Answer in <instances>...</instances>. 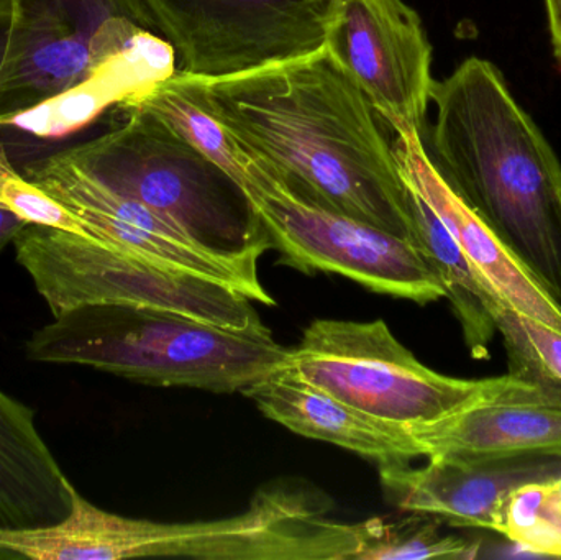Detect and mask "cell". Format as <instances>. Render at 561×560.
I'll use <instances>...</instances> for the list:
<instances>
[{"label":"cell","mask_w":561,"mask_h":560,"mask_svg":"<svg viewBox=\"0 0 561 560\" xmlns=\"http://www.w3.org/2000/svg\"><path fill=\"white\" fill-rule=\"evenodd\" d=\"M290 193L408 239V186L371 102L316 55L224 78L168 79Z\"/></svg>","instance_id":"obj_1"},{"label":"cell","mask_w":561,"mask_h":560,"mask_svg":"<svg viewBox=\"0 0 561 560\" xmlns=\"http://www.w3.org/2000/svg\"><path fill=\"white\" fill-rule=\"evenodd\" d=\"M431 158L561 308V163L503 72L471 56L434 81Z\"/></svg>","instance_id":"obj_2"},{"label":"cell","mask_w":561,"mask_h":560,"mask_svg":"<svg viewBox=\"0 0 561 560\" xmlns=\"http://www.w3.org/2000/svg\"><path fill=\"white\" fill-rule=\"evenodd\" d=\"M272 331L237 332L150 306L89 302L53 315L26 341L30 361L82 365L151 387L245 391L283 368Z\"/></svg>","instance_id":"obj_3"},{"label":"cell","mask_w":561,"mask_h":560,"mask_svg":"<svg viewBox=\"0 0 561 560\" xmlns=\"http://www.w3.org/2000/svg\"><path fill=\"white\" fill-rule=\"evenodd\" d=\"M125 121L71 147L112 190L145 204L219 252L272 249L252 199L236 180L150 112L117 105Z\"/></svg>","instance_id":"obj_4"},{"label":"cell","mask_w":561,"mask_h":560,"mask_svg":"<svg viewBox=\"0 0 561 560\" xmlns=\"http://www.w3.org/2000/svg\"><path fill=\"white\" fill-rule=\"evenodd\" d=\"M16 262L53 315L89 302L150 306L237 332L270 331L252 299L58 227L28 224L13 240Z\"/></svg>","instance_id":"obj_5"},{"label":"cell","mask_w":561,"mask_h":560,"mask_svg":"<svg viewBox=\"0 0 561 560\" xmlns=\"http://www.w3.org/2000/svg\"><path fill=\"white\" fill-rule=\"evenodd\" d=\"M283 370L363 413L399 424L438 420L507 381V375L465 380L438 374L382 319L310 322L299 344L287 351Z\"/></svg>","instance_id":"obj_6"},{"label":"cell","mask_w":561,"mask_h":560,"mask_svg":"<svg viewBox=\"0 0 561 560\" xmlns=\"http://www.w3.org/2000/svg\"><path fill=\"white\" fill-rule=\"evenodd\" d=\"M243 190L287 265L335 273L422 306L445 298L440 279L411 240L300 199L253 153Z\"/></svg>","instance_id":"obj_7"},{"label":"cell","mask_w":561,"mask_h":560,"mask_svg":"<svg viewBox=\"0 0 561 560\" xmlns=\"http://www.w3.org/2000/svg\"><path fill=\"white\" fill-rule=\"evenodd\" d=\"M181 75L224 78L325 48L339 0H137Z\"/></svg>","instance_id":"obj_8"},{"label":"cell","mask_w":561,"mask_h":560,"mask_svg":"<svg viewBox=\"0 0 561 560\" xmlns=\"http://www.w3.org/2000/svg\"><path fill=\"white\" fill-rule=\"evenodd\" d=\"M20 173L68 210L82 236L222 283L260 305H275L260 282L259 262L265 252H219L204 245L174 220L102 183L71 148L30 161Z\"/></svg>","instance_id":"obj_9"},{"label":"cell","mask_w":561,"mask_h":560,"mask_svg":"<svg viewBox=\"0 0 561 560\" xmlns=\"http://www.w3.org/2000/svg\"><path fill=\"white\" fill-rule=\"evenodd\" d=\"M145 30L151 32L137 0H20L0 115L81 84Z\"/></svg>","instance_id":"obj_10"},{"label":"cell","mask_w":561,"mask_h":560,"mask_svg":"<svg viewBox=\"0 0 561 560\" xmlns=\"http://www.w3.org/2000/svg\"><path fill=\"white\" fill-rule=\"evenodd\" d=\"M327 55L389 127L422 132L432 85V46L421 16L402 0H339Z\"/></svg>","instance_id":"obj_11"},{"label":"cell","mask_w":561,"mask_h":560,"mask_svg":"<svg viewBox=\"0 0 561 560\" xmlns=\"http://www.w3.org/2000/svg\"><path fill=\"white\" fill-rule=\"evenodd\" d=\"M379 469L382 492L396 508L421 513L461 528L496 533L511 493L527 483L549 482L561 473V456L428 457Z\"/></svg>","instance_id":"obj_12"},{"label":"cell","mask_w":561,"mask_h":560,"mask_svg":"<svg viewBox=\"0 0 561 560\" xmlns=\"http://www.w3.org/2000/svg\"><path fill=\"white\" fill-rule=\"evenodd\" d=\"M391 130L394 132L392 151L402 180L440 217L481 283L520 315L561 334L560 306L442 176L425 148L422 132L411 125H398Z\"/></svg>","instance_id":"obj_13"},{"label":"cell","mask_w":561,"mask_h":560,"mask_svg":"<svg viewBox=\"0 0 561 560\" xmlns=\"http://www.w3.org/2000/svg\"><path fill=\"white\" fill-rule=\"evenodd\" d=\"M422 457L561 456V397L507 374V381L438 420L405 424Z\"/></svg>","instance_id":"obj_14"},{"label":"cell","mask_w":561,"mask_h":560,"mask_svg":"<svg viewBox=\"0 0 561 560\" xmlns=\"http://www.w3.org/2000/svg\"><path fill=\"white\" fill-rule=\"evenodd\" d=\"M268 420L371 460L378 469L419 459L405 424L363 413L279 368L243 391Z\"/></svg>","instance_id":"obj_15"},{"label":"cell","mask_w":561,"mask_h":560,"mask_svg":"<svg viewBox=\"0 0 561 560\" xmlns=\"http://www.w3.org/2000/svg\"><path fill=\"white\" fill-rule=\"evenodd\" d=\"M176 52L157 33L141 32L81 84L32 107L0 115V130L53 140L85 127L108 107L144 98L176 75Z\"/></svg>","instance_id":"obj_16"},{"label":"cell","mask_w":561,"mask_h":560,"mask_svg":"<svg viewBox=\"0 0 561 560\" xmlns=\"http://www.w3.org/2000/svg\"><path fill=\"white\" fill-rule=\"evenodd\" d=\"M75 490L35 411L0 390V532L58 525L71 513Z\"/></svg>","instance_id":"obj_17"},{"label":"cell","mask_w":561,"mask_h":560,"mask_svg":"<svg viewBox=\"0 0 561 560\" xmlns=\"http://www.w3.org/2000/svg\"><path fill=\"white\" fill-rule=\"evenodd\" d=\"M405 186L408 239L440 279L445 298L450 301L471 357L474 361H488L491 342L497 332L493 309L501 299L481 283L463 250L424 197L408 183Z\"/></svg>","instance_id":"obj_18"},{"label":"cell","mask_w":561,"mask_h":560,"mask_svg":"<svg viewBox=\"0 0 561 560\" xmlns=\"http://www.w3.org/2000/svg\"><path fill=\"white\" fill-rule=\"evenodd\" d=\"M401 523L365 522V542L356 560H415L477 558L480 546L460 536L442 535L440 518L411 513Z\"/></svg>","instance_id":"obj_19"},{"label":"cell","mask_w":561,"mask_h":560,"mask_svg":"<svg viewBox=\"0 0 561 560\" xmlns=\"http://www.w3.org/2000/svg\"><path fill=\"white\" fill-rule=\"evenodd\" d=\"M493 316L506 348L510 375L561 397L560 332L503 301L494 306Z\"/></svg>","instance_id":"obj_20"},{"label":"cell","mask_w":561,"mask_h":560,"mask_svg":"<svg viewBox=\"0 0 561 560\" xmlns=\"http://www.w3.org/2000/svg\"><path fill=\"white\" fill-rule=\"evenodd\" d=\"M527 551L561 558V473L547 482L539 525Z\"/></svg>","instance_id":"obj_21"},{"label":"cell","mask_w":561,"mask_h":560,"mask_svg":"<svg viewBox=\"0 0 561 560\" xmlns=\"http://www.w3.org/2000/svg\"><path fill=\"white\" fill-rule=\"evenodd\" d=\"M28 181L13 167L5 144H3L2 130H0V206L12 209L15 207L20 194L26 190Z\"/></svg>","instance_id":"obj_22"},{"label":"cell","mask_w":561,"mask_h":560,"mask_svg":"<svg viewBox=\"0 0 561 560\" xmlns=\"http://www.w3.org/2000/svg\"><path fill=\"white\" fill-rule=\"evenodd\" d=\"M28 226L23 217L13 213L12 209L0 206V252L15 240V237L22 232L23 227Z\"/></svg>","instance_id":"obj_23"},{"label":"cell","mask_w":561,"mask_h":560,"mask_svg":"<svg viewBox=\"0 0 561 560\" xmlns=\"http://www.w3.org/2000/svg\"><path fill=\"white\" fill-rule=\"evenodd\" d=\"M546 12L553 52L561 61V0H546Z\"/></svg>","instance_id":"obj_24"},{"label":"cell","mask_w":561,"mask_h":560,"mask_svg":"<svg viewBox=\"0 0 561 560\" xmlns=\"http://www.w3.org/2000/svg\"><path fill=\"white\" fill-rule=\"evenodd\" d=\"M10 46H12V33L10 25H0V81L5 75L7 65H9Z\"/></svg>","instance_id":"obj_25"},{"label":"cell","mask_w":561,"mask_h":560,"mask_svg":"<svg viewBox=\"0 0 561 560\" xmlns=\"http://www.w3.org/2000/svg\"><path fill=\"white\" fill-rule=\"evenodd\" d=\"M19 0H0V25L13 22L16 13H19Z\"/></svg>","instance_id":"obj_26"},{"label":"cell","mask_w":561,"mask_h":560,"mask_svg":"<svg viewBox=\"0 0 561 560\" xmlns=\"http://www.w3.org/2000/svg\"><path fill=\"white\" fill-rule=\"evenodd\" d=\"M19 2H20V0H19Z\"/></svg>","instance_id":"obj_27"}]
</instances>
